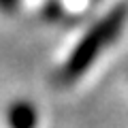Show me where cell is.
I'll use <instances>...</instances> for the list:
<instances>
[{
  "mask_svg": "<svg viewBox=\"0 0 128 128\" xmlns=\"http://www.w3.org/2000/svg\"><path fill=\"white\" fill-rule=\"evenodd\" d=\"M126 19H128V6L126 4L115 6L109 15L98 19L86 32V36L79 41V45L75 47L70 58L66 60L64 68L60 70V79L64 83L77 81L81 77V73H86L92 64L96 62V58L118 38V34H122Z\"/></svg>",
  "mask_w": 128,
  "mask_h": 128,
  "instance_id": "cell-1",
  "label": "cell"
},
{
  "mask_svg": "<svg viewBox=\"0 0 128 128\" xmlns=\"http://www.w3.org/2000/svg\"><path fill=\"white\" fill-rule=\"evenodd\" d=\"M9 126L11 128H36V109L26 100H19V102H13L9 109Z\"/></svg>",
  "mask_w": 128,
  "mask_h": 128,
  "instance_id": "cell-2",
  "label": "cell"
},
{
  "mask_svg": "<svg viewBox=\"0 0 128 128\" xmlns=\"http://www.w3.org/2000/svg\"><path fill=\"white\" fill-rule=\"evenodd\" d=\"M15 2H17V0H0V6H2V11H13Z\"/></svg>",
  "mask_w": 128,
  "mask_h": 128,
  "instance_id": "cell-3",
  "label": "cell"
}]
</instances>
